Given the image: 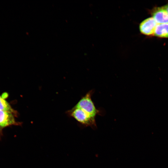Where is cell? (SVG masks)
Returning a JSON list of instances; mask_svg holds the SVG:
<instances>
[{
	"instance_id": "6da1fadb",
	"label": "cell",
	"mask_w": 168,
	"mask_h": 168,
	"mask_svg": "<svg viewBox=\"0 0 168 168\" xmlns=\"http://www.w3.org/2000/svg\"><path fill=\"white\" fill-rule=\"evenodd\" d=\"M94 92L93 90L88 92L78 101L74 107L79 108L92 117L96 118L97 115H103L100 109H97L91 97Z\"/></svg>"
},
{
	"instance_id": "7a4b0ae2",
	"label": "cell",
	"mask_w": 168,
	"mask_h": 168,
	"mask_svg": "<svg viewBox=\"0 0 168 168\" xmlns=\"http://www.w3.org/2000/svg\"><path fill=\"white\" fill-rule=\"evenodd\" d=\"M71 114L78 122L84 127H90L95 129L97 128L96 118L90 115L82 109L74 107Z\"/></svg>"
},
{
	"instance_id": "3957f363",
	"label": "cell",
	"mask_w": 168,
	"mask_h": 168,
	"mask_svg": "<svg viewBox=\"0 0 168 168\" xmlns=\"http://www.w3.org/2000/svg\"><path fill=\"white\" fill-rule=\"evenodd\" d=\"M157 25L153 17H149L140 23L139 25V30L143 35L147 36L154 35Z\"/></svg>"
},
{
	"instance_id": "277c9868",
	"label": "cell",
	"mask_w": 168,
	"mask_h": 168,
	"mask_svg": "<svg viewBox=\"0 0 168 168\" xmlns=\"http://www.w3.org/2000/svg\"><path fill=\"white\" fill-rule=\"evenodd\" d=\"M151 14L157 24L168 23V14L164 7L154 8Z\"/></svg>"
},
{
	"instance_id": "5b68a950",
	"label": "cell",
	"mask_w": 168,
	"mask_h": 168,
	"mask_svg": "<svg viewBox=\"0 0 168 168\" xmlns=\"http://www.w3.org/2000/svg\"><path fill=\"white\" fill-rule=\"evenodd\" d=\"M19 124L15 121L13 114L0 110V129L10 125Z\"/></svg>"
},
{
	"instance_id": "8992f818",
	"label": "cell",
	"mask_w": 168,
	"mask_h": 168,
	"mask_svg": "<svg viewBox=\"0 0 168 168\" xmlns=\"http://www.w3.org/2000/svg\"><path fill=\"white\" fill-rule=\"evenodd\" d=\"M154 35L159 37L168 38V23L157 24Z\"/></svg>"
},
{
	"instance_id": "52a82bcc",
	"label": "cell",
	"mask_w": 168,
	"mask_h": 168,
	"mask_svg": "<svg viewBox=\"0 0 168 168\" xmlns=\"http://www.w3.org/2000/svg\"><path fill=\"white\" fill-rule=\"evenodd\" d=\"M0 110L10 112L13 114L16 113L9 103L0 96Z\"/></svg>"
},
{
	"instance_id": "ba28073f",
	"label": "cell",
	"mask_w": 168,
	"mask_h": 168,
	"mask_svg": "<svg viewBox=\"0 0 168 168\" xmlns=\"http://www.w3.org/2000/svg\"><path fill=\"white\" fill-rule=\"evenodd\" d=\"M164 7L168 14V3L164 6Z\"/></svg>"
},
{
	"instance_id": "9c48e42d",
	"label": "cell",
	"mask_w": 168,
	"mask_h": 168,
	"mask_svg": "<svg viewBox=\"0 0 168 168\" xmlns=\"http://www.w3.org/2000/svg\"><path fill=\"white\" fill-rule=\"evenodd\" d=\"M2 135L1 129H0V138L1 137Z\"/></svg>"
}]
</instances>
